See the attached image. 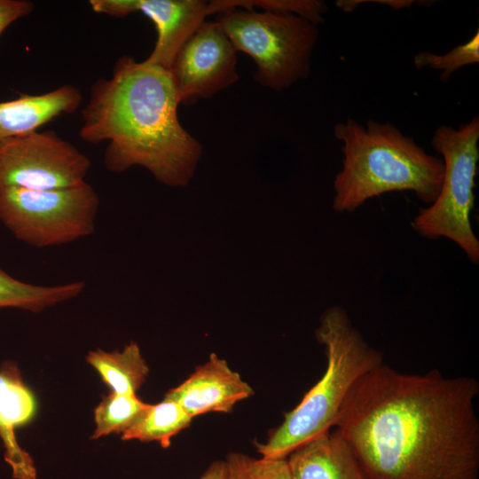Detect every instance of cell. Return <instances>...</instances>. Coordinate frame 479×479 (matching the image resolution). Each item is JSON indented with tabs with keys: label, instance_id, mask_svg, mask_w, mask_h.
I'll return each mask as SVG.
<instances>
[{
	"label": "cell",
	"instance_id": "6da1fadb",
	"mask_svg": "<svg viewBox=\"0 0 479 479\" xmlns=\"http://www.w3.org/2000/svg\"><path fill=\"white\" fill-rule=\"evenodd\" d=\"M477 380L382 363L353 385L334 429L366 479H479Z\"/></svg>",
	"mask_w": 479,
	"mask_h": 479
},
{
	"label": "cell",
	"instance_id": "7a4b0ae2",
	"mask_svg": "<svg viewBox=\"0 0 479 479\" xmlns=\"http://www.w3.org/2000/svg\"><path fill=\"white\" fill-rule=\"evenodd\" d=\"M170 70L131 57L120 58L110 78L95 82L82 109L81 138L107 141L104 162L114 173L148 169L169 186H186L202 145L180 123Z\"/></svg>",
	"mask_w": 479,
	"mask_h": 479
},
{
	"label": "cell",
	"instance_id": "3957f363",
	"mask_svg": "<svg viewBox=\"0 0 479 479\" xmlns=\"http://www.w3.org/2000/svg\"><path fill=\"white\" fill-rule=\"evenodd\" d=\"M342 143V169L334 180L333 208L353 212L366 200L390 192H413L430 205L444 177L441 158L428 153L415 140L390 122L353 118L334 127Z\"/></svg>",
	"mask_w": 479,
	"mask_h": 479
},
{
	"label": "cell",
	"instance_id": "277c9868",
	"mask_svg": "<svg viewBox=\"0 0 479 479\" xmlns=\"http://www.w3.org/2000/svg\"><path fill=\"white\" fill-rule=\"evenodd\" d=\"M324 347L326 368L321 379L304 395L283 422L257 444L264 458H287L310 439L334 428L341 407L357 381L383 362L340 306L326 309L315 331Z\"/></svg>",
	"mask_w": 479,
	"mask_h": 479
},
{
	"label": "cell",
	"instance_id": "5b68a950",
	"mask_svg": "<svg viewBox=\"0 0 479 479\" xmlns=\"http://www.w3.org/2000/svg\"><path fill=\"white\" fill-rule=\"evenodd\" d=\"M237 51L249 55L263 87L282 91L306 79L318 39V25L291 13L236 8L216 14Z\"/></svg>",
	"mask_w": 479,
	"mask_h": 479
},
{
	"label": "cell",
	"instance_id": "8992f818",
	"mask_svg": "<svg viewBox=\"0 0 479 479\" xmlns=\"http://www.w3.org/2000/svg\"><path fill=\"white\" fill-rule=\"evenodd\" d=\"M431 145L442 156L444 177L439 194L412 221V229L428 240L448 239L474 264L479 263V240L470 222L475 204L479 161V117L458 129L439 126Z\"/></svg>",
	"mask_w": 479,
	"mask_h": 479
},
{
	"label": "cell",
	"instance_id": "52a82bcc",
	"mask_svg": "<svg viewBox=\"0 0 479 479\" xmlns=\"http://www.w3.org/2000/svg\"><path fill=\"white\" fill-rule=\"evenodd\" d=\"M98 206L99 198L87 182L52 190L0 189V222L16 239L35 247L90 236Z\"/></svg>",
	"mask_w": 479,
	"mask_h": 479
},
{
	"label": "cell",
	"instance_id": "ba28073f",
	"mask_svg": "<svg viewBox=\"0 0 479 479\" xmlns=\"http://www.w3.org/2000/svg\"><path fill=\"white\" fill-rule=\"evenodd\" d=\"M90 159L53 130H39L0 142V189H63L85 181Z\"/></svg>",
	"mask_w": 479,
	"mask_h": 479
},
{
	"label": "cell",
	"instance_id": "9c48e42d",
	"mask_svg": "<svg viewBox=\"0 0 479 479\" xmlns=\"http://www.w3.org/2000/svg\"><path fill=\"white\" fill-rule=\"evenodd\" d=\"M237 51L222 27L204 21L184 43L170 67L179 103L209 98L239 80Z\"/></svg>",
	"mask_w": 479,
	"mask_h": 479
},
{
	"label": "cell",
	"instance_id": "30bf717a",
	"mask_svg": "<svg viewBox=\"0 0 479 479\" xmlns=\"http://www.w3.org/2000/svg\"><path fill=\"white\" fill-rule=\"evenodd\" d=\"M254 394L253 389L215 353L179 386L169 389L164 399L180 404L191 416L207 412H229L235 404Z\"/></svg>",
	"mask_w": 479,
	"mask_h": 479
},
{
	"label": "cell",
	"instance_id": "8fae6325",
	"mask_svg": "<svg viewBox=\"0 0 479 479\" xmlns=\"http://www.w3.org/2000/svg\"><path fill=\"white\" fill-rule=\"evenodd\" d=\"M128 4L130 14L140 12L155 25L157 40L145 61L169 70L208 16V2L202 0H128Z\"/></svg>",
	"mask_w": 479,
	"mask_h": 479
},
{
	"label": "cell",
	"instance_id": "7c38bea8",
	"mask_svg": "<svg viewBox=\"0 0 479 479\" xmlns=\"http://www.w3.org/2000/svg\"><path fill=\"white\" fill-rule=\"evenodd\" d=\"M36 409L35 395L22 381L18 369L12 363H5L0 369V438L4 459L15 479H36L34 460L15 436L17 428L33 420Z\"/></svg>",
	"mask_w": 479,
	"mask_h": 479
},
{
	"label": "cell",
	"instance_id": "4fadbf2b",
	"mask_svg": "<svg viewBox=\"0 0 479 479\" xmlns=\"http://www.w3.org/2000/svg\"><path fill=\"white\" fill-rule=\"evenodd\" d=\"M82 99L81 90L70 84L51 91L0 102V142L39 130L52 120L75 112Z\"/></svg>",
	"mask_w": 479,
	"mask_h": 479
},
{
	"label": "cell",
	"instance_id": "5bb4252c",
	"mask_svg": "<svg viewBox=\"0 0 479 479\" xmlns=\"http://www.w3.org/2000/svg\"><path fill=\"white\" fill-rule=\"evenodd\" d=\"M287 459L292 479H366L335 429L302 444Z\"/></svg>",
	"mask_w": 479,
	"mask_h": 479
},
{
	"label": "cell",
	"instance_id": "9a60e30c",
	"mask_svg": "<svg viewBox=\"0 0 479 479\" xmlns=\"http://www.w3.org/2000/svg\"><path fill=\"white\" fill-rule=\"evenodd\" d=\"M86 360L112 391L121 394H136L149 372L138 345L133 342L122 351H90Z\"/></svg>",
	"mask_w": 479,
	"mask_h": 479
},
{
	"label": "cell",
	"instance_id": "2e32d148",
	"mask_svg": "<svg viewBox=\"0 0 479 479\" xmlns=\"http://www.w3.org/2000/svg\"><path fill=\"white\" fill-rule=\"evenodd\" d=\"M83 281L38 286L17 279L0 269V308L12 307L32 312L69 301L82 293Z\"/></svg>",
	"mask_w": 479,
	"mask_h": 479
},
{
	"label": "cell",
	"instance_id": "e0dca14e",
	"mask_svg": "<svg viewBox=\"0 0 479 479\" xmlns=\"http://www.w3.org/2000/svg\"><path fill=\"white\" fill-rule=\"evenodd\" d=\"M192 420L180 404L163 399L156 404H149L138 420L122 433V439L155 441L167 448L171 438L187 428Z\"/></svg>",
	"mask_w": 479,
	"mask_h": 479
},
{
	"label": "cell",
	"instance_id": "ac0fdd59",
	"mask_svg": "<svg viewBox=\"0 0 479 479\" xmlns=\"http://www.w3.org/2000/svg\"><path fill=\"white\" fill-rule=\"evenodd\" d=\"M136 394L111 391L94 411L96 428L92 435L98 439L113 433H123L130 428L148 408Z\"/></svg>",
	"mask_w": 479,
	"mask_h": 479
},
{
	"label": "cell",
	"instance_id": "d6986e66",
	"mask_svg": "<svg viewBox=\"0 0 479 479\" xmlns=\"http://www.w3.org/2000/svg\"><path fill=\"white\" fill-rule=\"evenodd\" d=\"M291 13L302 17L310 22L319 25L324 21V14L328 7L320 0H213L208 2V15L217 14L236 8Z\"/></svg>",
	"mask_w": 479,
	"mask_h": 479
},
{
	"label": "cell",
	"instance_id": "ffe728a7",
	"mask_svg": "<svg viewBox=\"0 0 479 479\" xmlns=\"http://www.w3.org/2000/svg\"><path fill=\"white\" fill-rule=\"evenodd\" d=\"M479 62V31L467 43L458 45L444 54L429 51L418 52L413 57L416 69L431 68L442 70L439 79L447 82L451 75L460 67Z\"/></svg>",
	"mask_w": 479,
	"mask_h": 479
},
{
	"label": "cell",
	"instance_id": "44dd1931",
	"mask_svg": "<svg viewBox=\"0 0 479 479\" xmlns=\"http://www.w3.org/2000/svg\"><path fill=\"white\" fill-rule=\"evenodd\" d=\"M228 479H292L287 458H252L232 452L226 459Z\"/></svg>",
	"mask_w": 479,
	"mask_h": 479
},
{
	"label": "cell",
	"instance_id": "7402d4cb",
	"mask_svg": "<svg viewBox=\"0 0 479 479\" xmlns=\"http://www.w3.org/2000/svg\"><path fill=\"white\" fill-rule=\"evenodd\" d=\"M34 4L28 0H0V35L13 22L29 15Z\"/></svg>",
	"mask_w": 479,
	"mask_h": 479
},
{
	"label": "cell",
	"instance_id": "603a6c76",
	"mask_svg": "<svg viewBox=\"0 0 479 479\" xmlns=\"http://www.w3.org/2000/svg\"><path fill=\"white\" fill-rule=\"evenodd\" d=\"M199 479H228L225 460H216L212 462Z\"/></svg>",
	"mask_w": 479,
	"mask_h": 479
},
{
	"label": "cell",
	"instance_id": "cb8c5ba5",
	"mask_svg": "<svg viewBox=\"0 0 479 479\" xmlns=\"http://www.w3.org/2000/svg\"><path fill=\"white\" fill-rule=\"evenodd\" d=\"M378 4H381L384 5H388L391 7L394 10H400L403 8H409L412 6L413 1L412 0H376V1H371Z\"/></svg>",
	"mask_w": 479,
	"mask_h": 479
},
{
	"label": "cell",
	"instance_id": "d4e9b609",
	"mask_svg": "<svg viewBox=\"0 0 479 479\" xmlns=\"http://www.w3.org/2000/svg\"><path fill=\"white\" fill-rule=\"evenodd\" d=\"M367 1L364 0H338L336 2V6L345 12H351L356 10V8L362 3H366Z\"/></svg>",
	"mask_w": 479,
	"mask_h": 479
}]
</instances>
